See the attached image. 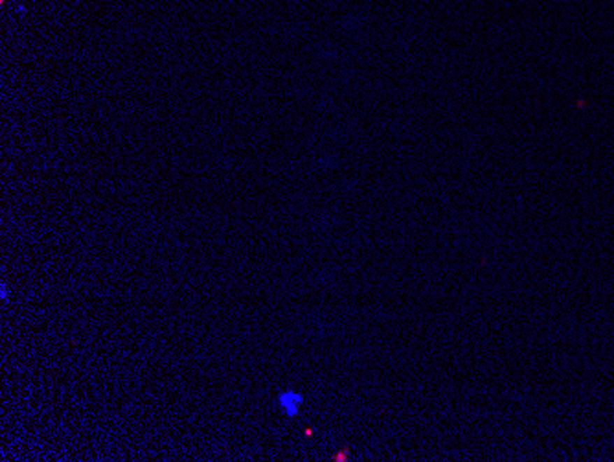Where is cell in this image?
I'll return each instance as SVG.
<instances>
[{
	"label": "cell",
	"instance_id": "6da1fadb",
	"mask_svg": "<svg viewBox=\"0 0 614 462\" xmlns=\"http://www.w3.org/2000/svg\"><path fill=\"white\" fill-rule=\"evenodd\" d=\"M304 394L294 388H285L276 396V405L287 418H294L304 405Z\"/></svg>",
	"mask_w": 614,
	"mask_h": 462
},
{
	"label": "cell",
	"instance_id": "7a4b0ae2",
	"mask_svg": "<svg viewBox=\"0 0 614 462\" xmlns=\"http://www.w3.org/2000/svg\"><path fill=\"white\" fill-rule=\"evenodd\" d=\"M0 298H2V300H8V288H6V284L0 286Z\"/></svg>",
	"mask_w": 614,
	"mask_h": 462
}]
</instances>
